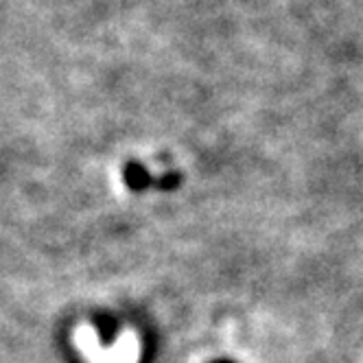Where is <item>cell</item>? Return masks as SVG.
I'll use <instances>...</instances> for the list:
<instances>
[]
</instances>
